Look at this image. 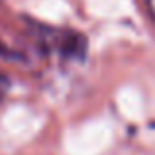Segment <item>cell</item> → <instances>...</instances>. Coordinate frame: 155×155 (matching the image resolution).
<instances>
[{
  "label": "cell",
  "instance_id": "6da1fadb",
  "mask_svg": "<svg viewBox=\"0 0 155 155\" xmlns=\"http://www.w3.org/2000/svg\"><path fill=\"white\" fill-rule=\"evenodd\" d=\"M8 87H10V79H8L6 75H2V73H0V98L6 94Z\"/></svg>",
  "mask_w": 155,
  "mask_h": 155
},
{
  "label": "cell",
  "instance_id": "7a4b0ae2",
  "mask_svg": "<svg viewBox=\"0 0 155 155\" xmlns=\"http://www.w3.org/2000/svg\"><path fill=\"white\" fill-rule=\"evenodd\" d=\"M0 55H6V57H14V53H10L8 49H4V47L0 45Z\"/></svg>",
  "mask_w": 155,
  "mask_h": 155
}]
</instances>
